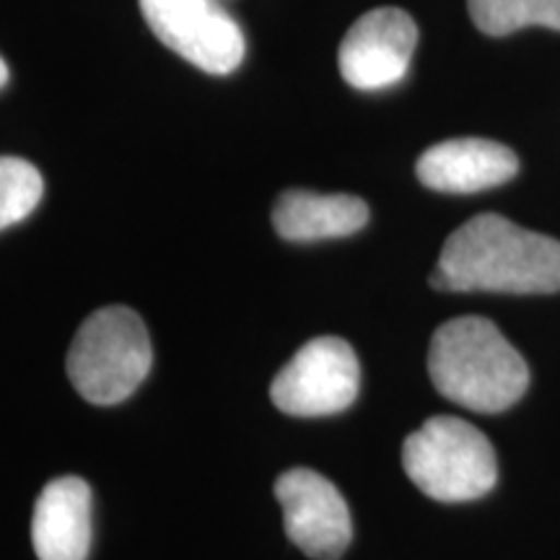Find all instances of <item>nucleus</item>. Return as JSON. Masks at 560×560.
<instances>
[{
	"instance_id": "nucleus-4",
	"label": "nucleus",
	"mask_w": 560,
	"mask_h": 560,
	"mask_svg": "<svg viewBox=\"0 0 560 560\" xmlns=\"http://www.w3.org/2000/svg\"><path fill=\"white\" fill-rule=\"evenodd\" d=\"M402 467L429 499L462 503L482 499L499 478V462L480 429L454 416L429 418L405 439Z\"/></svg>"
},
{
	"instance_id": "nucleus-13",
	"label": "nucleus",
	"mask_w": 560,
	"mask_h": 560,
	"mask_svg": "<svg viewBox=\"0 0 560 560\" xmlns=\"http://www.w3.org/2000/svg\"><path fill=\"white\" fill-rule=\"evenodd\" d=\"M45 182L34 164L16 156H0V231L24 221L39 206Z\"/></svg>"
},
{
	"instance_id": "nucleus-5",
	"label": "nucleus",
	"mask_w": 560,
	"mask_h": 560,
	"mask_svg": "<svg viewBox=\"0 0 560 560\" xmlns=\"http://www.w3.org/2000/svg\"><path fill=\"white\" fill-rule=\"evenodd\" d=\"M361 387L355 350L342 338L322 335L296 350L270 384V400L285 416L322 418L353 405Z\"/></svg>"
},
{
	"instance_id": "nucleus-6",
	"label": "nucleus",
	"mask_w": 560,
	"mask_h": 560,
	"mask_svg": "<svg viewBox=\"0 0 560 560\" xmlns=\"http://www.w3.org/2000/svg\"><path fill=\"white\" fill-rule=\"evenodd\" d=\"M140 11L159 42L195 68L229 75L242 66V26L215 0H140Z\"/></svg>"
},
{
	"instance_id": "nucleus-7",
	"label": "nucleus",
	"mask_w": 560,
	"mask_h": 560,
	"mask_svg": "<svg viewBox=\"0 0 560 560\" xmlns=\"http://www.w3.org/2000/svg\"><path fill=\"white\" fill-rule=\"evenodd\" d=\"M285 535L314 560H338L353 540L348 503L325 475L293 467L276 480Z\"/></svg>"
},
{
	"instance_id": "nucleus-11",
	"label": "nucleus",
	"mask_w": 560,
	"mask_h": 560,
	"mask_svg": "<svg viewBox=\"0 0 560 560\" xmlns=\"http://www.w3.org/2000/svg\"><path fill=\"white\" fill-rule=\"evenodd\" d=\"M369 223V206L355 195L283 192L272 208V226L285 242L340 240Z\"/></svg>"
},
{
	"instance_id": "nucleus-3",
	"label": "nucleus",
	"mask_w": 560,
	"mask_h": 560,
	"mask_svg": "<svg viewBox=\"0 0 560 560\" xmlns=\"http://www.w3.org/2000/svg\"><path fill=\"white\" fill-rule=\"evenodd\" d=\"M153 348L143 319L128 306L94 312L68 350L73 389L91 405H117L149 376Z\"/></svg>"
},
{
	"instance_id": "nucleus-12",
	"label": "nucleus",
	"mask_w": 560,
	"mask_h": 560,
	"mask_svg": "<svg viewBox=\"0 0 560 560\" xmlns=\"http://www.w3.org/2000/svg\"><path fill=\"white\" fill-rule=\"evenodd\" d=\"M467 9L488 37H506L527 26L560 32V0H467Z\"/></svg>"
},
{
	"instance_id": "nucleus-8",
	"label": "nucleus",
	"mask_w": 560,
	"mask_h": 560,
	"mask_svg": "<svg viewBox=\"0 0 560 560\" xmlns=\"http://www.w3.org/2000/svg\"><path fill=\"white\" fill-rule=\"evenodd\" d=\"M418 45V26L402 9H374L342 37L340 75L359 91L397 86L408 75Z\"/></svg>"
},
{
	"instance_id": "nucleus-1",
	"label": "nucleus",
	"mask_w": 560,
	"mask_h": 560,
	"mask_svg": "<svg viewBox=\"0 0 560 560\" xmlns=\"http://www.w3.org/2000/svg\"><path fill=\"white\" fill-rule=\"evenodd\" d=\"M431 285L436 291L556 293L560 242L503 215H475L446 240Z\"/></svg>"
},
{
	"instance_id": "nucleus-2",
	"label": "nucleus",
	"mask_w": 560,
	"mask_h": 560,
	"mask_svg": "<svg viewBox=\"0 0 560 560\" xmlns=\"http://www.w3.org/2000/svg\"><path fill=\"white\" fill-rule=\"evenodd\" d=\"M429 374L446 400L475 412H501L522 400L529 369L493 322L459 317L433 332Z\"/></svg>"
},
{
	"instance_id": "nucleus-14",
	"label": "nucleus",
	"mask_w": 560,
	"mask_h": 560,
	"mask_svg": "<svg viewBox=\"0 0 560 560\" xmlns=\"http://www.w3.org/2000/svg\"><path fill=\"white\" fill-rule=\"evenodd\" d=\"M5 83H9V66H5V60L0 58V89H3Z\"/></svg>"
},
{
	"instance_id": "nucleus-9",
	"label": "nucleus",
	"mask_w": 560,
	"mask_h": 560,
	"mask_svg": "<svg viewBox=\"0 0 560 560\" xmlns=\"http://www.w3.org/2000/svg\"><path fill=\"white\" fill-rule=\"evenodd\" d=\"M418 179L429 190L470 195L514 179L520 159L509 145L486 138H454L431 145L418 159Z\"/></svg>"
},
{
	"instance_id": "nucleus-10",
	"label": "nucleus",
	"mask_w": 560,
	"mask_h": 560,
	"mask_svg": "<svg viewBox=\"0 0 560 560\" xmlns=\"http://www.w3.org/2000/svg\"><path fill=\"white\" fill-rule=\"evenodd\" d=\"M32 545L39 560H86L91 550V488L86 480L55 478L34 503Z\"/></svg>"
}]
</instances>
